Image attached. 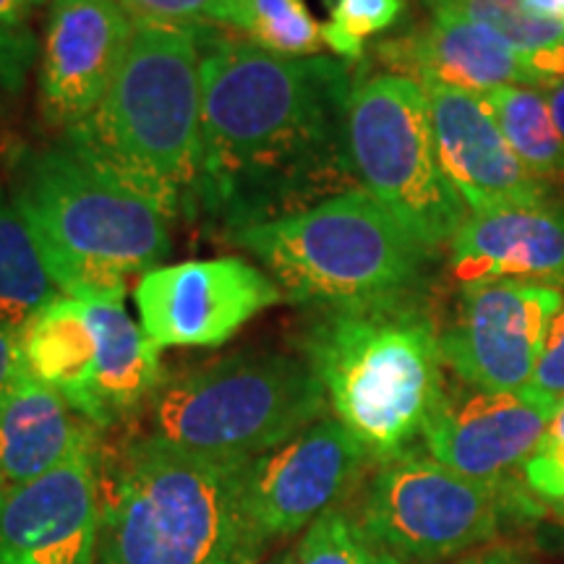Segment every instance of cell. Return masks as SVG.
<instances>
[{
    "instance_id": "603a6c76",
    "label": "cell",
    "mask_w": 564,
    "mask_h": 564,
    "mask_svg": "<svg viewBox=\"0 0 564 564\" xmlns=\"http://www.w3.org/2000/svg\"><path fill=\"white\" fill-rule=\"evenodd\" d=\"M58 288L42 264L32 232L0 186V329L19 335L45 308Z\"/></svg>"
},
{
    "instance_id": "e0dca14e",
    "label": "cell",
    "mask_w": 564,
    "mask_h": 564,
    "mask_svg": "<svg viewBox=\"0 0 564 564\" xmlns=\"http://www.w3.org/2000/svg\"><path fill=\"white\" fill-rule=\"evenodd\" d=\"M373 55L390 68L387 74L408 76L421 84H449L474 95L510 84L541 89L528 58L491 30L453 13L426 11V19L411 30L379 42Z\"/></svg>"
},
{
    "instance_id": "484cf974",
    "label": "cell",
    "mask_w": 564,
    "mask_h": 564,
    "mask_svg": "<svg viewBox=\"0 0 564 564\" xmlns=\"http://www.w3.org/2000/svg\"><path fill=\"white\" fill-rule=\"evenodd\" d=\"M291 564H405L379 544L356 512L337 507L322 514L291 549Z\"/></svg>"
},
{
    "instance_id": "9a60e30c",
    "label": "cell",
    "mask_w": 564,
    "mask_h": 564,
    "mask_svg": "<svg viewBox=\"0 0 564 564\" xmlns=\"http://www.w3.org/2000/svg\"><path fill=\"white\" fill-rule=\"evenodd\" d=\"M137 17L118 0H51L40 47V108L74 129L105 100L129 51Z\"/></svg>"
},
{
    "instance_id": "4dcf8cb0",
    "label": "cell",
    "mask_w": 564,
    "mask_h": 564,
    "mask_svg": "<svg viewBox=\"0 0 564 564\" xmlns=\"http://www.w3.org/2000/svg\"><path fill=\"white\" fill-rule=\"evenodd\" d=\"M525 392L556 408L564 405V306L549 324L544 348H541L539 364H535Z\"/></svg>"
},
{
    "instance_id": "d6986e66",
    "label": "cell",
    "mask_w": 564,
    "mask_h": 564,
    "mask_svg": "<svg viewBox=\"0 0 564 564\" xmlns=\"http://www.w3.org/2000/svg\"><path fill=\"white\" fill-rule=\"evenodd\" d=\"M97 434L58 392L21 366L0 390V489L58 468Z\"/></svg>"
},
{
    "instance_id": "ba28073f",
    "label": "cell",
    "mask_w": 564,
    "mask_h": 564,
    "mask_svg": "<svg viewBox=\"0 0 564 564\" xmlns=\"http://www.w3.org/2000/svg\"><path fill=\"white\" fill-rule=\"evenodd\" d=\"M345 139L356 181L429 251L453 241L468 209L442 171L426 91L379 74L352 84Z\"/></svg>"
},
{
    "instance_id": "44dd1931",
    "label": "cell",
    "mask_w": 564,
    "mask_h": 564,
    "mask_svg": "<svg viewBox=\"0 0 564 564\" xmlns=\"http://www.w3.org/2000/svg\"><path fill=\"white\" fill-rule=\"evenodd\" d=\"M100 337V369L95 387V429L116 426L147 411L165 382L160 348L133 322L123 301H87Z\"/></svg>"
},
{
    "instance_id": "d4e9b609",
    "label": "cell",
    "mask_w": 564,
    "mask_h": 564,
    "mask_svg": "<svg viewBox=\"0 0 564 564\" xmlns=\"http://www.w3.org/2000/svg\"><path fill=\"white\" fill-rule=\"evenodd\" d=\"M236 32L285 58H312L324 47L322 24L303 0H238Z\"/></svg>"
},
{
    "instance_id": "f35d334b",
    "label": "cell",
    "mask_w": 564,
    "mask_h": 564,
    "mask_svg": "<svg viewBox=\"0 0 564 564\" xmlns=\"http://www.w3.org/2000/svg\"><path fill=\"white\" fill-rule=\"evenodd\" d=\"M560 285H562V291H564V278H562V280H560Z\"/></svg>"
},
{
    "instance_id": "2e32d148",
    "label": "cell",
    "mask_w": 564,
    "mask_h": 564,
    "mask_svg": "<svg viewBox=\"0 0 564 564\" xmlns=\"http://www.w3.org/2000/svg\"><path fill=\"white\" fill-rule=\"evenodd\" d=\"M421 87L442 171L470 215L546 207L549 186L514 158L481 95L440 82H423Z\"/></svg>"
},
{
    "instance_id": "8d00e7d4",
    "label": "cell",
    "mask_w": 564,
    "mask_h": 564,
    "mask_svg": "<svg viewBox=\"0 0 564 564\" xmlns=\"http://www.w3.org/2000/svg\"><path fill=\"white\" fill-rule=\"evenodd\" d=\"M525 3L531 6L535 13H541V17L562 21L564 24V0H525Z\"/></svg>"
},
{
    "instance_id": "6da1fadb",
    "label": "cell",
    "mask_w": 564,
    "mask_h": 564,
    "mask_svg": "<svg viewBox=\"0 0 564 564\" xmlns=\"http://www.w3.org/2000/svg\"><path fill=\"white\" fill-rule=\"evenodd\" d=\"M202 154L188 212L241 230L348 192L340 58H285L202 24Z\"/></svg>"
},
{
    "instance_id": "ac0fdd59",
    "label": "cell",
    "mask_w": 564,
    "mask_h": 564,
    "mask_svg": "<svg viewBox=\"0 0 564 564\" xmlns=\"http://www.w3.org/2000/svg\"><path fill=\"white\" fill-rule=\"evenodd\" d=\"M449 246L457 282H560L564 278V207L499 209L468 215Z\"/></svg>"
},
{
    "instance_id": "277c9868",
    "label": "cell",
    "mask_w": 564,
    "mask_h": 564,
    "mask_svg": "<svg viewBox=\"0 0 564 564\" xmlns=\"http://www.w3.org/2000/svg\"><path fill=\"white\" fill-rule=\"evenodd\" d=\"M301 345L329 413L373 465L413 453L447 387L440 329L415 299L322 308Z\"/></svg>"
},
{
    "instance_id": "ffe728a7",
    "label": "cell",
    "mask_w": 564,
    "mask_h": 564,
    "mask_svg": "<svg viewBox=\"0 0 564 564\" xmlns=\"http://www.w3.org/2000/svg\"><path fill=\"white\" fill-rule=\"evenodd\" d=\"M19 350L21 366L95 426L100 337L91 324L87 301L55 295L19 333Z\"/></svg>"
},
{
    "instance_id": "74e56055",
    "label": "cell",
    "mask_w": 564,
    "mask_h": 564,
    "mask_svg": "<svg viewBox=\"0 0 564 564\" xmlns=\"http://www.w3.org/2000/svg\"><path fill=\"white\" fill-rule=\"evenodd\" d=\"M267 564H291V552H285V554L274 556V560H270Z\"/></svg>"
},
{
    "instance_id": "836d02e7",
    "label": "cell",
    "mask_w": 564,
    "mask_h": 564,
    "mask_svg": "<svg viewBox=\"0 0 564 564\" xmlns=\"http://www.w3.org/2000/svg\"><path fill=\"white\" fill-rule=\"evenodd\" d=\"M21 369L19 335L0 329V390L11 382L13 373Z\"/></svg>"
},
{
    "instance_id": "30bf717a",
    "label": "cell",
    "mask_w": 564,
    "mask_h": 564,
    "mask_svg": "<svg viewBox=\"0 0 564 564\" xmlns=\"http://www.w3.org/2000/svg\"><path fill=\"white\" fill-rule=\"evenodd\" d=\"M373 470L371 455L333 413L246 463L243 518L262 554L345 507Z\"/></svg>"
},
{
    "instance_id": "5b68a950",
    "label": "cell",
    "mask_w": 564,
    "mask_h": 564,
    "mask_svg": "<svg viewBox=\"0 0 564 564\" xmlns=\"http://www.w3.org/2000/svg\"><path fill=\"white\" fill-rule=\"evenodd\" d=\"M246 463L133 440L102 494L97 564H262L241 505Z\"/></svg>"
},
{
    "instance_id": "7c38bea8",
    "label": "cell",
    "mask_w": 564,
    "mask_h": 564,
    "mask_svg": "<svg viewBox=\"0 0 564 564\" xmlns=\"http://www.w3.org/2000/svg\"><path fill=\"white\" fill-rule=\"evenodd\" d=\"M133 301L141 329L160 350L217 348L285 293L243 257H217L154 267L139 278Z\"/></svg>"
},
{
    "instance_id": "f546056e",
    "label": "cell",
    "mask_w": 564,
    "mask_h": 564,
    "mask_svg": "<svg viewBox=\"0 0 564 564\" xmlns=\"http://www.w3.org/2000/svg\"><path fill=\"white\" fill-rule=\"evenodd\" d=\"M40 42L30 26H0V110L21 95L26 76L37 61Z\"/></svg>"
},
{
    "instance_id": "7a4b0ae2",
    "label": "cell",
    "mask_w": 564,
    "mask_h": 564,
    "mask_svg": "<svg viewBox=\"0 0 564 564\" xmlns=\"http://www.w3.org/2000/svg\"><path fill=\"white\" fill-rule=\"evenodd\" d=\"M9 196L58 293L123 301L126 282L171 253V220L150 196L68 141L13 158Z\"/></svg>"
},
{
    "instance_id": "3957f363",
    "label": "cell",
    "mask_w": 564,
    "mask_h": 564,
    "mask_svg": "<svg viewBox=\"0 0 564 564\" xmlns=\"http://www.w3.org/2000/svg\"><path fill=\"white\" fill-rule=\"evenodd\" d=\"M202 24L137 19L105 100L63 131L76 152L175 217L192 207L202 154Z\"/></svg>"
},
{
    "instance_id": "4316f807",
    "label": "cell",
    "mask_w": 564,
    "mask_h": 564,
    "mask_svg": "<svg viewBox=\"0 0 564 564\" xmlns=\"http://www.w3.org/2000/svg\"><path fill=\"white\" fill-rule=\"evenodd\" d=\"M403 13L405 0H329V21L322 24L324 47L345 63L361 61L366 42L392 30Z\"/></svg>"
},
{
    "instance_id": "4fadbf2b",
    "label": "cell",
    "mask_w": 564,
    "mask_h": 564,
    "mask_svg": "<svg viewBox=\"0 0 564 564\" xmlns=\"http://www.w3.org/2000/svg\"><path fill=\"white\" fill-rule=\"evenodd\" d=\"M100 436L32 481L0 489V564H97Z\"/></svg>"
},
{
    "instance_id": "f1b7e54d",
    "label": "cell",
    "mask_w": 564,
    "mask_h": 564,
    "mask_svg": "<svg viewBox=\"0 0 564 564\" xmlns=\"http://www.w3.org/2000/svg\"><path fill=\"white\" fill-rule=\"evenodd\" d=\"M131 17L238 30V0H118Z\"/></svg>"
},
{
    "instance_id": "8fae6325",
    "label": "cell",
    "mask_w": 564,
    "mask_h": 564,
    "mask_svg": "<svg viewBox=\"0 0 564 564\" xmlns=\"http://www.w3.org/2000/svg\"><path fill=\"white\" fill-rule=\"evenodd\" d=\"M562 306L564 291L549 282H468L453 322L440 329L444 366L476 390H525Z\"/></svg>"
},
{
    "instance_id": "cb8c5ba5",
    "label": "cell",
    "mask_w": 564,
    "mask_h": 564,
    "mask_svg": "<svg viewBox=\"0 0 564 564\" xmlns=\"http://www.w3.org/2000/svg\"><path fill=\"white\" fill-rule=\"evenodd\" d=\"M421 6L486 26L523 58L549 51L564 37L562 21L541 17L525 0H421Z\"/></svg>"
},
{
    "instance_id": "1f68e13d",
    "label": "cell",
    "mask_w": 564,
    "mask_h": 564,
    "mask_svg": "<svg viewBox=\"0 0 564 564\" xmlns=\"http://www.w3.org/2000/svg\"><path fill=\"white\" fill-rule=\"evenodd\" d=\"M457 564H544V562H541L531 549L520 544H499V541H491V544L460 556Z\"/></svg>"
},
{
    "instance_id": "7402d4cb",
    "label": "cell",
    "mask_w": 564,
    "mask_h": 564,
    "mask_svg": "<svg viewBox=\"0 0 564 564\" xmlns=\"http://www.w3.org/2000/svg\"><path fill=\"white\" fill-rule=\"evenodd\" d=\"M514 158L541 183L564 181V139L556 131L544 89L510 84L481 95Z\"/></svg>"
},
{
    "instance_id": "52a82bcc",
    "label": "cell",
    "mask_w": 564,
    "mask_h": 564,
    "mask_svg": "<svg viewBox=\"0 0 564 564\" xmlns=\"http://www.w3.org/2000/svg\"><path fill=\"white\" fill-rule=\"evenodd\" d=\"M329 415L316 373L282 352H236L167 377L147 405V436L212 460H253Z\"/></svg>"
},
{
    "instance_id": "e575fe53",
    "label": "cell",
    "mask_w": 564,
    "mask_h": 564,
    "mask_svg": "<svg viewBox=\"0 0 564 564\" xmlns=\"http://www.w3.org/2000/svg\"><path fill=\"white\" fill-rule=\"evenodd\" d=\"M42 3L47 0H0V26H11V30L26 26V21Z\"/></svg>"
},
{
    "instance_id": "9c48e42d",
    "label": "cell",
    "mask_w": 564,
    "mask_h": 564,
    "mask_svg": "<svg viewBox=\"0 0 564 564\" xmlns=\"http://www.w3.org/2000/svg\"><path fill=\"white\" fill-rule=\"evenodd\" d=\"M352 512L405 564H434L491 544L512 514L539 505L525 484L474 481L413 449L373 465Z\"/></svg>"
},
{
    "instance_id": "d590c367",
    "label": "cell",
    "mask_w": 564,
    "mask_h": 564,
    "mask_svg": "<svg viewBox=\"0 0 564 564\" xmlns=\"http://www.w3.org/2000/svg\"><path fill=\"white\" fill-rule=\"evenodd\" d=\"M541 89H544V95H546V102H549V110H552L556 131H560L564 139V76L546 82Z\"/></svg>"
},
{
    "instance_id": "83f0119b",
    "label": "cell",
    "mask_w": 564,
    "mask_h": 564,
    "mask_svg": "<svg viewBox=\"0 0 564 564\" xmlns=\"http://www.w3.org/2000/svg\"><path fill=\"white\" fill-rule=\"evenodd\" d=\"M523 484L541 505L564 512V405L523 465Z\"/></svg>"
},
{
    "instance_id": "d6a6232c",
    "label": "cell",
    "mask_w": 564,
    "mask_h": 564,
    "mask_svg": "<svg viewBox=\"0 0 564 564\" xmlns=\"http://www.w3.org/2000/svg\"><path fill=\"white\" fill-rule=\"evenodd\" d=\"M528 63H531L533 74L539 76L541 87H544L546 82L560 79V76H564V37L556 42L554 47H549V51L535 53L533 58H528Z\"/></svg>"
},
{
    "instance_id": "8992f818",
    "label": "cell",
    "mask_w": 564,
    "mask_h": 564,
    "mask_svg": "<svg viewBox=\"0 0 564 564\" xmlns=\"http://www.w3.org/2000/svg\"><path fill=\"white\" fill-rule=\"evenodd\" d=\"M228 238L264 264L285 299L314 312L415 299L434 259L361 186Z\"/></svg>"
},
{
    "instance_id": "5bb4252c",
    "label": "cell",
    "mask_w": 564,
    "mask_h": 564,
    "mask_svg": "<svg viewBox=\"0 0 564 564\" xmlns=\"http://www.w3.org/2000/svg\"><path fill=\"white\" fill-rule=\"evenodd\" d=\"M560 408L531 392L447 384L423 429V453L474 481L514 484Z\"/></svg>"
}]
</instances>
